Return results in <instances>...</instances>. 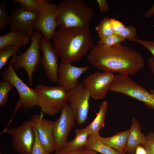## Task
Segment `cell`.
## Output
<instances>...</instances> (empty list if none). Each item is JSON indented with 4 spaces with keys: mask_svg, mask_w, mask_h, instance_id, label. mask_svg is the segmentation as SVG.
<instances>
[{
    "mask_svg": "<svg viewBox=\"0 0 154 154\" xmlns=\"http://www.w3.org/2000/svg\"><path fill=\"white\" fill-rule=\"evenodd\" d=\"M87 59L92 66L99 70L129 76L137 74L145 65L140 53L120 44L110 47L94 45Z\"/></svg>",
    "mask_w": 154,
    "mask_h": 154,
    "instance_id": "obj_1",
    "label": "cell"
},
{
    "mask_svg": "<svg viewBox=\"0 0 154 154\" xmlns=\"http://www.w3.org/2000/svg\"><path fill=\"white\" fill-rule=\"evenodd\" d=\"M52 40L61 61L70 63L79 60L94 45L88 28L59 30Z\"/></svg>",
    "mask_w": 154,
    "mask_h": 154,
    "instance_id": "obj_2",
    "label": "cell"
},
{
    "mask_svg": "<svg viewBox=\"0 0 154 154\" xmlns=\"http://www.w3.org/2000/svg\"><path fill=\"white\" fill-rule=\"evenodd\" d=\"M57 28H88L94 15L93 9L82 0H64L57 5Z\"/></svg>",
    "mask_w": 154,
    "mask_h": 154,
    "instance_id": "obj_3",
    "label": "cell"
},
{
    "mask_svg": "<svg viewBox=\"0 0 154 154\" xmlns=\"http://www.w3.org/2000/svg\"><path fill=\"white\" fill-rule=\"evenodd\" d=\"M34 89L38 94L37 106L45 115L54 116L57 114L67 103L68 92L60 86L40 84Z\"/></svg>",
    "mask_w": 154,
    "mask_h": 154,
    "instance_id": "obj_4",
    "label": "cell"
},
{
    "mask_svg": "<svg viewBox=\"0 0 154 154\" xmlns=\"http://www.w3.org/2000/svg\"><path fill=\"white\" fill-rule=\"evenodd\" d=\"M43 36L40 31L35 29L31 38V41L29 47L21 54L13 56L10 63L15 72L21 68L25 70L28 76L29 85L31 87L33 73L40 62V42Z\"/></svg>",
    "mask_w": 154,
    "mask_h": 154,
    "instance_id": "obj_5",
    "label": "cell"
},
{
    "mask_svg": "<svg viewBox=\"0 0 154 154\" xmlns=\"http://www.w3.org/2000/svg\"><path fill=\"white\" fill-rule=\"evenodd\" d=\"M110 90L122 94L144 103L150 109L154 110V98L145 88L138 84L129 76H115Z\"/></svg>",
    "mask_w": 154,
    "mask_h": 154,
    "instance_id": "obj_6",
    "label": "cell"
},
{
    "mask_svg": "<svg viewBox=\"0 0 154 154\" xmlns=\"http://www.w3.org/2000/svg\"><path fill=\"white\" fill-rule=\"evenodd\" d=\"M68 102L77 124L80 125L87 121L91 97L89 89L83 83H79L68 92Z\"/></svg>",
    "mask_w": 154,
    "mask_h": 154,
    "instance_id": "obj_7",
    "label": "cell"
},
{
    "mask_svg": "<svg viewBox=\"0 0 154 154\" xmlns=\"http://www.w3.org/2000/svg\"><path fill=\"white\" fill-rule=\"evenodd\" d=\"M3 78L11 82L17 90L21 108L25 110L37 106L38 94L37 91L25 83L19 77L9 63L3 72Z\"/></svg>",
    "mask_w": 154,
    "mask_h": 154,
    "instance_id": "obj_8",
    "label": "cell"
},
{
    "mask_svg": "<svg viewBox=\"0 0 154 154\" xmlns=\"http://www.w3.org/2000/svg\"><path fill=\"white\" fill-rule=\"evenodd\" d=\"M4 132L11 135L13 146L19 154H31L35 135L29 120L25 121L18 127L6 129L2 133Z\"/></svg>",
    "mask_w": 154,
    "mask_h": 154,
    "instance_id": "obj_9",
    "label": "cell"
},
{
    "mask_svg": "<svg viewBox=\"0 0 154 154\" xmlns=\"http://www.w3.org/2000/svg\"><path fill=\"white\" fill-rule=\"evenodd\" d=\"M76 122L70 106L67 103L62 110L59 118L53 122L55 151L64 148Z\"/></svg>",
    "mask_w": 154,
    "mask_h": 154,
    "instance_id": "obj_10",
    "label": "cell"
},
{
    "mask_svg": "<svg viewBox=\"0 0 154 154\" xmlns=\"http://www.w3.org/2000/svg\"><path fill=\"white\" fill-rule=\"evenodd\" d=\"M57 5L44 0L40 7L38 17L34 28L40 31L46 39L52 40L57 28Z\"/></svg>",
    "mask_w": 154,
    "mask_h": 154,
    "instance_id": "obj_11",
    "label": "cell"
},
{
    "mask_svg": "<svg viewBox=\"0 0 154 154\" xmlns=\"http://www.w3.org/2000/svg\"><path fill=\"white\" fill-rule=\"evenodd\" d=\"M115 76L114 73L111 72L97 71L85 78L83 83L89 89L93 99L101 100L105 98L110 90Z\"/></svg>",
    "mask_w": 154,
    "mask_h": 154,
    "instance_id": "obj_12",
    "label": "cell"
},
{
    "mask_svg": "<svg viewBox=\"0 0 154 154\" xmlns=\"http://www.w3.org/2000/svg\"><path fill=\"white\" fill-rule=\"evenodd\" d=\"M39 13L29 11L21 6L13 10L9 15V25L11 31L25 33L31 38Z\"/></svg>",
    "mask_w": 154,
    "mask_h": 154,
    "instance_id": "obj_13",
    "label": "cell"
},
{
    "mask_svg": "<svg viewBox=\"0 0 154 154\" xmlns=\"http://www.w3.org/2000/svg\"><path fill=\"white\" fill-rule=\"evenodd\" d=\"M40 47L42 53L40 63L42 64L49 80L58 83L59 56L52 43L43 37L40 41Z\"/></svg>",
    "mask_w": 154,
    "mask_h": 154,
    "instance_id": "obj_14",
    "label": "cell"
},
{
    "mask_svg": "<svg viewBox=\"0 0 154 154\" xmlns=\"http://www.w3.org/2000/svg\"><path fill=\"white\" fill-rule=\"evenodd\" d=\"M90 68V66L77 67L71 63L61 61L58 70V83L68 92L79 84L80 76Z\"/></svg>",
    "mask_w": 154,
    "mask_h": 154,
    "instance_id": "obj_15",
    "label": "cell"
},
{
    "mask_svg": "<svg viewBox=\"0 0 154 154\" xmlns=\"http://www.w3.org/2000/svg\"><path fill=\"white\" fill-rule=\"evenodd\" d=\"M29 120L33 127L37 130L42 144L50 153L54 151L53 122L45 119L41 111L40 114L33 116Z\"/></svg>",
    "mask_w": 154,
    "mask_h": 154,
    "instance_id": "obj_16",
    "label": "cell"
},
{
    "mask_svg": "<svg viewBox=\"0 0 154 154\" xmlns=\"http://www.w3.org/2000/svg\"><path fill=\"white\" fill-rule=\"evenodd\" d=\"M129 130L126 153L133 154L137 146L142 145L144 143L146 136L141 132L139 121L133 117L132 118L131 125Z\"/></svg>",
    "mask_w": 154,
    "mask_h": 154,
    "instance_id": "obj_17",
    "label": "cell"
},
{
    "mask_svg": "<svg viewBox=\"0 0 154 154\" xmlns=\"http://www.w3.org/2000/svg\"><path fill=\"white\" fill-rule=\"evenodd\" d=\"M129 131V129L108 137H103L100 135L98 137L104 144L121 153L125 154Z\"/></svg>",
    "mask_w": 154,
    "mask_h": 154,
    "instance_id": "obj_18",
    "label": "cell"
},
{
    "mask_svg": "<svg viewBox=\"0 0 154 154\" xmlns=\"http://www.w3.org/2000/svg\"><path fill=\"white\" fill-rule=\"evenodd\" d=\"M30 38L29 35L25 33L11 31L0 37V49L6 46L13 45L21 48L29 42Z\"/></svg>",
    "mask_w": 154,
    "mask_h": 154,
    "instance_id": "obj_19",
    "label": "cell"
},
{
    "mask_svg": "<svg viewBox=\"0 0 154 154\" xmlns=\"http://www.w3.org/2000/svg\"><path fill=\"white\" fill-rule=\"evenodd\" d=\"M90 124L85 127L76 129L74 139L67 142L63 148L64 151L73 152L84 148L90 135Z\"/></svg>",
    "mask_w": 154,
    "mask_h": 154,
    "instance_id": "obj_20",
    "label": "cell"
},
{
    "mask_svg": "<svg viewBox=\"0 0 154 154\" xmlns=\"http://www.w3.org/2000/svg\"><path fill=\"white\" fill-rule=\"evenodd\" d=\"M98 135H90L85 146L89 149L101 154H123L102 142Z\"/></svg>",
    "mask_w": 154,
    "mask_h": 154,
    "instance_id": "obj_21",
    "label": "cell"
},
{
    "mask_svg": "<svg viewBox=\"0 0 154 154\" xmlns=\"http://www.w3.org/2000/svg\"><path fill=\"white\" fill-rule=\"evenodd\" d=\"M107 102H103L101 104L98 113L94 120L90 123V135H98L100 130L105 125V121L107 110Z\"/></svg>",
    "mask_w": 154,
    "mask_h": 154,
    "instance_id": "obj_22",
    "label": "cell"
},
{
    "mask_svg": "<svg viewBox=\"0 0 154 154\" xmlns=\"http://www.w3.org/2000/svg\"><path fill=\"white\" fill-rule=\"evenodd\" d=\"M20 47L13 45L6 46L0 49V70L7 64L8 61L11 56L17 55Z\"/></svg>",
    "mask_w": 154,
    "mask_h": 154,
    "instance_id": "obj_23",
    "label": "cell"
},
{
    "mask_svg": "<svg viewBox=\"0 0 154 154\" xmlns=\"http://www.w3.org/2000/svg\"><path fill=\"white\" fill-rule=\"evenodd\" d=\"M111 18H104L96 27L100 39L104 38L114 34L110 23Z\"/></svg>",
    "mask_w": 154,
    "mask_h": 154,
    "instance_id": "obj_24",
    "label": "cell"
},
{
    "mask_svg": "<svg viewBox=\"0 0 154 154\" xmlns=\"http://www.w3.org/2000/svg\"><path fill=\"white\" fill-rule=\"evenodd\" d=\"M14 87L8 81L4 79L0 82V106H5L8 102L9 92Z\"/></svg>",
    "mask_w": 154,
    "mask_h": 154,
    "instance_id": "obj_25",
    "label": "cell"
},
{
    "mask_svg": "<svg viewBox=\"0 0 154 154\" xmlns=\"http://www.w3.org/2000/svg\"><path fill=\"white\" fill-rule=\"evenodd\" d=\"M43 0H14V3H19L26 10L34 13H39Z\"/></svg>",
    "mask_w": 154,
    "mask_h": 154,
    "instance_id": "obj_26",
    "label": "cell"
},
{
    "mask_svg": "<svg viewBox=\"0 0 154 154\" xmlns=\"http://www.w3.org/2000/svg\"><path fill=\"white\" fill-rule=\"evenodd\" d=\"M125 39L119 36L114 34L106 37L100 39L97 41V44L104 46L110 47L120 44Z\"/></svg>",
    "mask_w": 154,
    "mask_h": 154,
    "instance_id": "obj_27",
    "label": "cell"
},
{
    "mask_svg": "<svg viewBox=\"0 0 154 154\" xmlns=\"http://www.w3.org/2000/svg\"><path fill=\"white\" fill-rule=\"evenodd\" d=\"M7 3H0V33H1L7 25H9V15L7 11Z\"/></svg>",
    "mask_w": 154,
    "mask_h": 154,
    "instance_id": "obj_28",
    "label": "cell"
},
{
    "mask_svg": "<svg viewBox=\"0 0 154 154\" xmlns=\"http://www.w3.org/2000/svg\"><path fill=\"white\" fill-rule=\"evenodd\" d=\"M34 129L35 139L33 146L31 154H50V152L47 150L40 141L36 129Z\"/></svg>",
    "mask_w": 154,
    "mask_h": 154,
    "instance_id": "obj_29",
    "label": "cell"
},
{
    "mask_svg": "<svg viewBox=\"0 0 154 154\" xmlns=\"http://www.w3.org/2000/svg\"><path fill=\"white\" fill-rule=\"evenodd\" d=\"M137 30L132 25L128 27H125L121 31L114 32L116 34L122 38L125 39H130L136 37L137 35Z\"/></svg>",
    "mask_w": 154,
    "mask_h": 154,
    "instance_id": "obj_30",
    "label": "cell"
},
{
    "mask_svg": "<svg viewBox=\"0 0 154 154\" xmlns=\"http://www.w3.org/2000/svg\"><path fill=\"white\" fill-rule=\"evenodd\" d=\"M129 40L140 45L146 48L154 58V40H142L136 37L130 39Z\"/></svg>",
    "mask_w": 154,
    "mask_h": 154,
    "instance_id": "obj_31",
    "label": "cell"
},
{
    "mask_svg": "<svg viewBox=\"0 0 154 154\" xmlns=\"http://www.w3.org/2000/svg\"><path fill=\"white\" fill-rule=\"evenodd\" d=\"M142 145L146 149L147 154H154V132H150L147 135Z\"/></svg>",
    "mask_w": 154,
    "mask_h": 154,
    "instance_id": "obj_32",
    "label": "cell"
},
{
    "mask_svg": "<svg viewBox=\"0 0 154 154\" xmlns=\"http://www.w3.org/2000/svg\"><path fill=\"white\" fill-rule=\"evenodd\" d=\"M110 23L114 33L121 31L125 27L122 22L114 19L111 18Z\"/></svg>",
    "mask_w": 154,
    "mask_h": 154,
    "instance_id": "obj_33",
    "label": "cell"
},
{
    "mask_svg": "<svg viewBox=\"0 0 154 154\" xmlns=\"http://www.w3.org/2000/svg\"><path fill=\"white\" fill-rule=\"evenodd\" d=\"M100 12L103 13L109 11V8L107 1L106 0H97Z\"/></svg>",
    "mask_w": 154,
    "mask_h": 154,
    "instance_id": "obj_34",
    "label": "cell"
},
{
    "mask_svg": "<svg viewBox=\"0 0 154 154\" xmlns=\"http://www.w3.org/2000/svg\"><path fill=\"white\" fill-rule=\"evenodd\" d=\"M84 148L70 152H67L64 151L63 148L61 149L55 151L54 154H82V151Z\"/></svg>",
    "mask_w": 154,
    "mask_h": 154,
    "instance_id": "obj_35",
    "label": "cell"
},
{
    "mask_svg": "<svg viewBox=\"0 0 154 154\" xmlns=\"http://www.w3.org/2000/svg\"><path fill=\"white\" fill-rule=\"evenodd\" d=\"M134 153V154H147L146 149L142 145H139L137 147Z\"/></svg>",
    "mask_w": 154,
    "mask_h": 154,
    "instance_id": "obj_36",
    "label": "cell"
},
{
    "mask_svg": "<svg viewBox=\"0 0 154 154\" xmlns=\"http://www.w3.org/2000/svg\"><path fill=\"white\" fill-rule=\"evenodd\" d=\"M147 64L151 72L154 75V58L150 57L148 59Z\"/></svg>",
    "mask_w": 154,
    "mask_h": 154,
    "instance_id": "obj_37",
    "label": "cell"
},
{
    "mask_svg": "<svg viewBox=\"0 0 154 154\" xmlns=\"http://www.w3.org/2000/svg\"><path fill=\"white\" fill-rule=\"evenodd\" d=\"M154 15V3L152 7L149 9L146 10L145 13L144 15L147 18H149Z\"/></svg>",
    "mask_w": 154,
    "mask_h": 154,
    "instance_id": "obj_38",
    "label": "cell"
},
{
    "mask_svg": "<svg viewBox=\"0 0 154 154\" xmlns=\"http://www.w3.org/2000/svg\"><path fill=\"white\" fill-rule=\"evenodd\" d=\"M82 154H101L96 151L86 148H84Z\"/></svg>",
    "mask_w": 154,
    "mask_h": 154,
    "instance_id": "obj_39",
    "label": "cell"
},
{
    "mask_svg": "<svg viewBox=\"0 0 154 154\" xmlns=\"http://www.w3.org/2000/svg\"><path fill=\"white\" fill-rule=\"evenodd\" d=\"M150 92L152 96L154 98V89L150 90Z\"/></svg>",
    "mask_w": 154,
    "mask_h": 154,
    "instance_id": "obj_40",
    "label": "cell"
},
{
    "mask_svg": "<svg viewBox=\"0 0 154 154\" xmlns=\"http://www.w3.org/2000/svg\"><path fill=\"white\" fill-rule=\"evenodd\" d=\"M125 154H131L128 153H126Z\"/></svg>",
    "mask_w": 154,
    "mask_h": 154,
    "instance_id": "obj_41",
    "label": "cell"
},
{
    "mask_svg": "<svg viewBox=\"0 0 154 154\" xmlns=\"http://www.w3.org/2000/svg\"></svg>",
    "mask_w": 154,
    "mask_h": 154,
    "instance_id": "obj_42",
    "label": "cell"
}]
</instances>
